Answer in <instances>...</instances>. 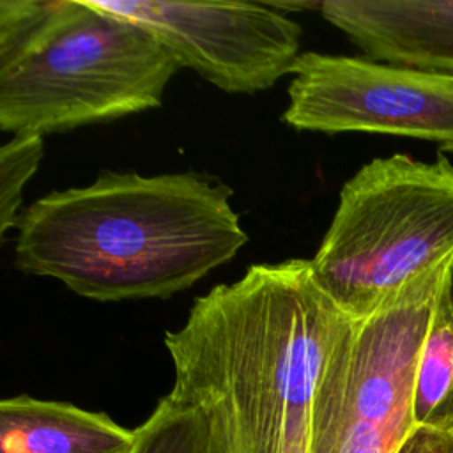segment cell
I'll list each match as a JSON object with an SVG mask.
<instances>
[{"label":"cell","instance_id":"1","mask_svg":"<svg viewBox=\"0 0 453 453\" xmlns=\"http://www.w3.org/2000/svg\"><path fill=\"white\" fill-rule=\"evenodd\" d=\"M350 322L310 260L251 265L165 333L168 395L205 419L216 453H310L317 384Z\"/></svg>","mask_w":453,"mask_h":453},{"label":"cell","instance_id":"2","mask_svg":"<svg viewBox=\"0 0 453 453\" xmlns=\"http://www.w3.org/2000/svg\"><path fill=\"white\" fill-rule=\"evenodd\" d=\"M230 196L225 184L191 172H104L21 212L14 264L92 301L170 297L248 242Z\"/></svg>","mask_w":453,"mask_h":453},{"label":"cell","instance_id":"3","mask_svg":"<svg viewBox=\"0 0 453 453\" xmlns=\"http://www.w3.org/2000/svg\"><path fill=\"white\" fill-rule=\"evenodd\" d=\"M179 64L94 0H0V127L50 134L157 108Z\"/></svg>","mask_w":453,"mask_h":453},{"label":"cell","instance_id":"4","mask_svg":"<svg viewBox=\"0 0 453 453\" xmlns=\"http://www.w3.org/2000/svg\"><path fill=\"white\" fill-rule=\"evenodd\" d=\"M453 258V163L375 157L342 188L310 260L317 285L352 320Z\"/></svg>","mask_w":453,"mask_h":453},{"label":"cell","instance_id":"5","mask_svg":"<svg viewBox=\"0 0 453 453\" xmlns=\"http://www.w3.org/2000/svg\"><path fill=\"white\" fill-rule=\"evenodd\" d=\"M451 276L453 258L349 324L317 384L310 453H396L416 426L419 352L435 299Z\"/></svg>","mask_w":453,"mask_h":453},{"label":"cell","instance_id":"6","mask_svg":"<svg viewBox=\"0 0 453 453\" xmlns=\"http://www.w3.org/2000/svg\"><path fill=\"white\" fill-rule=\"evenodd\" d=\"M281 120L320 133H380L453 152V74L303 51Z\"/></svg>","mask_w":453,"mask_h":453},{"label":"cell","instance_id":"7","mask_svg":"<svg viewBox=\"0 0 453 453\" xmlns=\"http://www.w3.org/2000/svg\"><path fill=\"white\" fill-rule=\"evenodd\" d=\"M149 30L179 64L232 94H255L292 74L301 27L273 4L94 0Z\"/></svg>","mask_w":453,"mask_h":453},{"label":"cell","instance_id":"8","mask_svg":"<svg viewBox=\"0 0 453 453\" xmlns=\"http://www.w3.org/2000/svg\"><path fill=\"white\" fill-rule=\"evenodd\" d=\"M319 11L375 62L453 74V0H324Z\"/></svg>","mask_w":453,"mask_h":453},{"label":"cell","instance_id":"9","mask_svg":"<svg viewBox=\"0 0 453 453\" xmlns=\"http://www.w3.org/2000/svg\"><path fill=\"white\" fill-rule=\"evenodd\" d=\"M129 430L104 412L28 395L0 402V453H131Z\"/></svg>","mask_w":453,"mask_h":453},{"label":"cell","instance_id":"10","mask_svg":"<svg viewBox=\"0 0 453 453\" xmlns=\"http://www.w3.org/2000/svg\"><path fill=\"white\" fill-rule=\"evenodd\" d=\"M414 421L453 428V276L441 288L419 352Z\"/></svg>","mask_w":453,"mask_h":453},{"label":"cell","instance_id":"11","mask_svg":"<svg viewBox=\"0 0 453 453\" xmlns=\"http://www.w3.org/2000/svg\"><path fill=\"white\" fill-rule=\"evenodd\" d=\"M131 453H216L205 419L189 405L165 395L136 426Z\"/></svg>","mask_w":453,"mask_h":453},{"label":"cell","instance_id":"12","mask_svg":"<svg viewBox=\"0 0 453 453\" xmlns=\"http://www.w3.org/2000/svg\"><path fill=\"white\" fill-rule=\"evenodd\" d=\"M44 142L39 134H14L0 149V234L16 226L23 188L37 172Z\"/></svg>","mask_w":453,"mask_h":453},{"label":"cell","instance_id":"13","mask_svg":"<svg viewBox=\"0 0 453 453\" xmlns=\"http://www.w3.org/2000/svg\"><path fill=\"white\" fill-rule=\"evenodd\" d=\"M396 453H453V428L416 425Z\"/></svg>","mask_w":453,"mask_h":453}]
</instances>
